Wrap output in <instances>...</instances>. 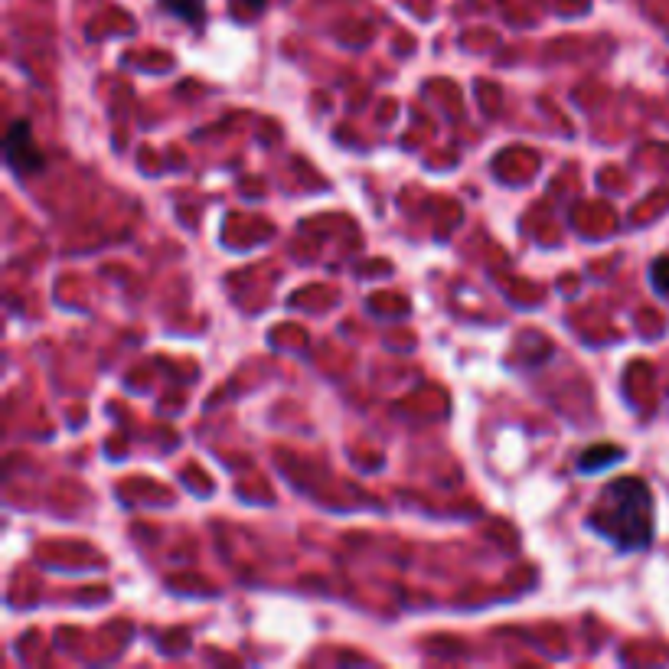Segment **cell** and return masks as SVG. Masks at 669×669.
Wrapping results in <instances>:
<instances>
[{"mask_svg":"<svg viewBox=\"0 0 669 669\" xmlns=\"http://www.w3.org/2000/svg\"><path fill=\"white\" fill-rule=\"evenodd\" d=\"M229 4H232L235 14H242L245 20H249L252 14H258V10H265L268 0H229Z\"/></svg>","mask_w":669,"mask_h":669,"instance_id":"6","label":"cell"},{"mask_svg":"<svg viewBox=\"0 0 669 669\" xmlns=\"http://www.w3.org/2000/svg\"><path fill=\"white\" fill-rule=\"evenodd\" d=\"M157 4H160V10H164V14L177 17L183 23H193V27L206 14V0H157Z\"/></svg>","mask_w":669,"mask_h":669,"instance_id":"4","label":"cell"},{"mask_svg":"<svg viewBox=\"0 0 669 669\" xmlns=\"http://www.w3.org/2000/svg\"><path fill=\"white\" fill-rule=\"evenodd\" d=\"M588 529L607 539L617 552H643L653 542V493L640 477L611 480L598 493Z\"/></svg>","mask_w":669,"mask_h":669,"instance_id":"1","label":"cell"},{"mask_svg":"<svg viewBox=\"0 0 669 669\" xmlns=\"http://www.w3.org/2000/svg\"><path fill=\"white\" fill-rule=\"evenodd\" d=\"M4 160H7V167L17 173V177H36V173H43L46 154L40 151V144H36V138H33L30 118H17L14 125L7 128Z\"/></svg>","mask_w":669,"mask_h":669,"instance_id":"2","label":"cell"},{"mask_svg":"<svg viewBox=\"0 0 669 669\" xmlns=\"http://www.w3.org/2000/svg\"><path fill=\"white\" fill-rule=\"evenodd\" d=\"M650 284L660 297H669V258H656L650 265Z\"/></svg>","mask_w":669,"mask_h":669,"instance_id":"5","label":"cell"},{"mask_svg":"<svg viewBox=\"0 0 669 669\" xmlns=\"http://www.w3.org/2000/svg\"><path fill=\"white\" fill-rule=\"evenodd\" d=\"M624 457V451L617 444H591L578 454V470L581 474H601V470L614 467Z\"/></svg>","mask_w":669,"mask_h":669,"instance_id":"3","label":"cell"}]
</instances>
